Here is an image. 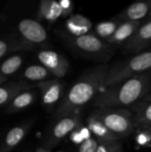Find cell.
<instances>
[{
	"label": "cell",
	"mask_w": 151,
	"mask_h": 152,
	"mask_svg": "<svg viewBox=\"0 0 151 152\" xmlns=\"http://www.w3.org/2000/svg\"><path fill=\"white\" fill-rule=\"evenodd\" d=\"M99 142L94 137H90L84 141L78 147V152H96Z\"/></svg>",
	"instance_id": "484cf974"
},
{
	"label": "cell",
	"mask_w": 151,
	"mask_h": 152,
	"mask_svg": "<svg viewBox=\"0 0 151 152\" xmlns=\"http://www.w3.org/2000/svg\"><path fill=\"white\" fill-rule=\"evenodd\" d=\"M151 45V20L142 24L132 38L124 45L126 53H140Z\"/></svg>",
	"instance_id": "30bf717a"
},
{
	"label": "cell",
	"mask_w": 151,
	"mask_h": 152,
	"mask_svg": "<svg viewBox=\"0 0 151 152\" xmlns=\"http://www.w3.org/2000/svg\"><path fill=\"white\" fill-rule=\"evenodd\" d=\"M119 140L135 132L133 114L128 109H96L91 112Z\"/></svg>",
	"instance_id": "277c9868"
},
{
	"label": "cell",
	"mask_w": 151,
	"mask_h": 152,
	"mask_svg": "<svg viewBox=\"0 0 151 152\" xmlns=\"http://www.w3.org/2000/svg\"><path fill=\"white\" fill-rule=\"evenodd\" d=\"M86 126L91 132V134L93 135V137L99 142H110L120 141L104 126L103 123H101L91 113L86 119Z\"/></svg>",
	"instance_id": "9a60e30c"
},
{
	"label": "cell",
	"mask_w": 151,
	"mask_h": 152,
	"mask_svg": "<svg viewBox=\"0 0 151 152\" xmlns=\"http://www.w3.org/2000/svg\"><path fill=\"white\" fill-rule=\"evenodd\" d=\"M142 21H122L116 32L106 42L112 45H125L142 26Z\"/></svg>",
	"instance_id": "5bb4252c"
},
{
	"label": "cell",
	"mask_w": 151,
	"mask_h": 152,
	"mask_svg": "<svg viewBox=\"0 0 151 152\" xmlns=\"http://www.w3.org/2000/svg\"><path fill=\"white\" fill-rule=\"evenodd\" d=\"M151 71L102 90L93 100L96 109H128L150 94Z\"/></svg>",
	"instance_id": "7a4b0ae2"
},
{
	"label": "cell",
	"mask_w": 151,
	"mask_h": 152,
	"mask_svg": "<svg viewBox=\"0 0 151 152\" xmlns=\"http://www.w3.org/2000/svg\"><path fill=\"white\" fill-rule=\"evenodd\" d=\"M29 47L27 45H19L14 41H10L7 39H0V59L7 54L11 51H14L17 49H23Z\"/></svg>",
	"instance_id": "603a6c76"
},
{
	"label": "cell",
	"mask_w": 151,
	"mask_h": 152,
	"mask_svg": "<svg viewBox=\"0 0 151 152\" xmlns=\"http://www.w3.org/2000/svg\"><path fill=\"white\" fill-rule=\"evenodd\" d=\"M18 29L26 45H43L47 40V32L37 20L23 19L18 24Z\"/></svg>",
	"instance_id": "ba28073f"
},
{
	"label": "cell",
	"mask_w": 151,
	"mask_h": 152,
	"mask_svg": "<svg viewBox=\"0 0 151 152\" xmlns=\"http://www.w3.org/2000/svg\"><path fill=\"white\" fill-rule=\"evenodd\" d=\"M148 129H149L150 131H151V127H150V128H148Z\"/></svg>",
	"instance_id": "4dcf8cb0"
},
{
	"label": "cell",
	"mask_w": 151,
	"mask_h": 152,
	"mask_svg": "<svg viewBox=\"0 0 151 152\" xmlns=\"http://www.w3.org/2000/svg\"><path fill=\"white\" fill-rule=\"evenodd\" d=\"M123 145L119 141L110 142H99L96 152H122Z\"/></svg>",
	"instance_id": "d4e9b609"
},
{
	"label": "cell",
	"mask_w": 151,
	"mask_h": 152,
	"mask_svg": "<svg viewBox=\"0 0 151 152\" xmlns=\"http://www.w3.org/2000/svg\"><path fill=\"white\" fill-rule=\"evenodd\" d=\"M32 86L26 83H12L0 86V107L10 103L13 98L26 90H31Z\"/></svg>",
	"instance_id": "ac0fdd59"
},
{
	"label": "cell",
	"mask_w": 151,
	"mask_h": 152,
	"mask_svg": "<svg viewBox=\"0 0 151 152\" xmlns=\"http://www.w3.org/2000/svg\"><path fill=\"white\" fill-rule=\"evenodd\" d=\"M37 59L56 79L63 78L69 70V62L68 59L53 50H43L37 53Z\"/></svg>",
	"instance_id": "8992f818"
},
{
	"label": "cell",
	"mask_w": 151,
	"mask_h": 152,
	"mask_svg": "<svg viewBox=\"0 0 151 152\" xmlns=\"http://www.w3.org/2000/svg\"><path fill=\"white\" fill-rule=\"evenodd\" d=\"M109 68V64H101L88 69L78 77L58 106L55 118L59 120L73 113L81 112L88 102L94 100L104 88Z\"/></svg>",
	"instance_id": "6da1fadb"
},
{
	"label": "cell",
	"mask_w": 151,
	"mask_h": 152,
	"mask_svg": "<svg viewBox=\"0 0 151 152\" xmlns=\"http://www.w3.org/2000/svg\"><path fill=\"white\" fill-rule=\"evenodd\" d=\"M67 41L81 54L97 59L109 58L114 53V45L101 39L95 34H87L81 37H68Z\"/></svg>",
	"instance_id": "5b68a950"
},
{
	"label": "cell",
	"mask_w": 151,
	"mask_h": 152,
	"mask_svg": "<svg viewBox=\"0 0 151 152\" xmlns=\"http://www.w3.org/2000/svg\"><path fill=\"white\" fill-rule=\"evenodd\" d=\"M62 10H63V17H69L73 11V4L70 1L63 0L60 2Z\"/></svg>",
	"instance_id": "4316f807"
},
{
	"label": "cell",
	"mask_w": 151,
	"mask_h": 152,
	"mask_svg": "<svg viewBox=\"0 0 151 152\" xmlns=\"http://www.w3.org/2000/svg\"><path fill=\"white\" fill-rule=\"evenodd\" d=\"M24 78L30 81H45L49 77H52L50 72L42 65L28 66L23 72Z\"/></svg>",
	"instance_id": "44dd1931"
},
{
	"label": "cell",
	"mask_w": 151,
	"mask_h": 152,
	"mask_svg": "<svg viewBox=\"0 0 151 152\" xmlns=\"http://www.w3.org/2000/svg\"><path fill=\"white\" fill-rule=\"evenodd\" d=\"M131 109L136 129L144 130L151 127V94L146 95Z\"/></svg>",
	"instance_id": "8fae6325"
},
{
	"label": "cell",
	"mask_w": 151,
	"mask_h": 152,
	"mask_svg": "<svg viewBox=\"0 0 151 152\" xmlns=\"http://www.w3.org/2000/svg\"><path fill=\"white\" fill-rule=\"evenodd\" d=\"M93 27L92 21L82 14H71L65 20V28L70 37H81L90 34Z\"/></svg>",
	"instance_id": "7c38bea8"
},
{
	"label": "cell",
	"mask_w": 151,
	"mask_h": 152,
	"mask_svg": "<svg viewBox=\"0 0 151 152\" xmlns=\"http://www.w3.org/2000/svg\"><path fill=\"white\" fill-rule=\"evenodd\" d=\"M151 20V11L150 12V14L148 15V20L147 21H150Z\"/></svg>",
	"instance_id": "f546056e"
},
{
	"label": "cell",
	"mask_w": 151,
	"mask_h": 152,
	"mask_svg": "<svg viewBox=\"0 0 151 152\" xmlns=\"http://www.w3.org/2000/svg\"><path fill=\"white\" fill-rule=\"evenodd\" d=\"M151 11V0L136 2L120 12L117 18L122 21H142Z\"/></svg>",
	"instance_id": "4fadbf2b"
},
{
	"label": "cell",
	"mask_w": 151,
	"mask_h": 152,
	"mask_svg": "<svg viewBox=\"0 0 151 152\" xmlns=\"http://www.w3.org/2000/svg\"><path fill=\"white\" fill-rule=\"evenodd\" d=\"M23 60L20 55H12L7 58L0 66V74L6 78L15 73L22 65Z\"/></svg>",
	"instance_id": "7402d4cb"
},
{
	"label": "cell",
	"mask_w": 151,
	"mask_h": 152,
	"mask_svg": "<svg viewBox=\"0 0 151 152\" xmlns=\"http://www.w3.org/2000/svg\"><path fill=\"white\" fill-rule=\"evenodd\" d=\"M5 79H6V78H4V77L1 75V74H0V84H1V83H3V82L5 80Z\"/></svg>",
	"instance_id": "83f0119b"
},
{
	"label": "cell",
	"mask_w": 151,
	"mask_h": 152,
	"mask_svg": "<svg viewBox=\"0 0 151 152\" xmlns=\"http://www.w3.org/2000/svg\"><path fill=\"white\" fill-rule=\"evenodd\" d=\"M31 123L23 124L12 128L6 134L3 145L0 149V152H10L15 148L24 139L28 130L30 129Z\"/></svg>",
	"instance_id": "2e32d148"
},
{
	"label": "cell",
	"mask_w": 151,
	"mask_h": 152,
	"mask_svg": "<svg viewBox=\"0 0 151 152\" xmlns=\"http://www.w3.org/2000/svg\"><path fill=\"white\" fill-rule=\"evenodd\" d=\"M36 152H49L48 151H46V150H43V149H38Z\"/></svg>",
	"instance_id": "f1b7e54d"
},
{
	"label": "cell",
	"mask_w": 151,
	"mask_h": 152,
	"mask_svg": "<svg viewBox=\"0 0 151 152\" xmlns=\"http://www.w3.org/2000/svg\"><path fill=\"white\" fill-rule=\"evenodd\" d=\"M89 134H92L89 131V129L87 128V126L86 127H84L80 124L70 134V140L74 143H79V144H81L84 141H85L86 139L90 138V135Z\"/></svg>",
	"instance_id": "cb8c5ba5"
},
{
	"label": "cell",
	"mask_w": 151,
	"mask_h": 152,
	"mask_svg": "<svg viewBox=\"0 0 151 152\" xmlns=\"http://www.w3.org/2000/svg\"><path fill=\"white\" fill-rule=\"evenodd\" d=\"M38 16L49 22H54L59 18L63 17V10L60 2L53 0L41 1L38 8Z\"/></svg>",
	"instance_id": "e0dca14e"
},
{
	"label": "cell",
	"mask_w": 151,
	"mask_h": 152,
	"mask_svg": "<svg viewBox=\"0 0 151 152\" xmlns=\"http://www.w3.org/2000/svg\"><path fill=\"white\" fill-rule=\"evenodd\" d=\"M151 71V49L135 54L109 68L104 88Z\"/></svg>",
	"instance_id": "3957f363"
},
{
	"label": "cell",
	"mask_w": 151,
	"mask_h": 152,
	"mask_svg": "<svg viewBox=\"0 0 151 152\" xmlns=\"http://www.w3.org/2000/svg\"><path fill=\"white\" fill-rule=\"evenodd\" d=\"M121 23L122 20H120L117 17L110 20L101 21L95 26V35L101 39L107 41L109 37L113 36Z\"/></svg>",
	"instance_id": "ffe728a7"
},
{
	"label": "cell",
	"mask_w": 151,
	"mask_h": 152,
	"mask_svg": "<svg viewBox=\"0 0 151 152\" xmlns=\"http://www.w3.org/2000/svg\"><path fill=\"white\" fill-rule=\"evenodd\" d=\"M36 86L42 94L43 105L47 110H52L61 100L64 92V84L59 79H50L39 82Z\"/></svg>",
	"instance_id": "9c48e42d"
},
{
	"label": "cell",
	"mask_w": 151,
	"mask_h": 152,
	"mask_svg": "<svg viewBox=\"0 0 151 152\" xmlns=\"http://www.w3.org/2000/svg\"><path fill=\"white\" fill-rule=\"evenodd\" d=\"M36 100V93L32 90H26L16 95L8 104L7 112L14 113L30 106Z\"/></svg>",
	"instance_id": "d6986e66"
},
{
	"label": "cell",
	"mask_w": 151,
	"mask_h": 152,
	"mask_svg": "<svg viewBox=\"0 0 151 152\" xmlns=\"http://www.w3.org/2000/svg\"><path fill=\"white\" fill-rule=\"evenodd\" d=\"M81 124V113L77 112L59 119L51 130L46 142L48 148L56 146L63 138L70 134Z\"/></svg>",
	"instance_id": "52a82bcc"
}]
</instances>
